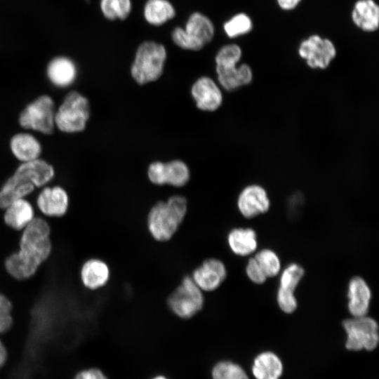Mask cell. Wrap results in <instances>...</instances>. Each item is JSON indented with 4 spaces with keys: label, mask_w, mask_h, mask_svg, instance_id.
<instances>
[{
    "label": "cell",
    "mask_w": 379,
    "mask_h": 379,
    "mask_svg": "<svg viewBox=\"0 0 379 379\" xmlns=\"http://www.w3.org/2000/svg\"><path fill=\"white\" fill-rule=\"evenodd\" d=\"M22 230L19 251L4 260L8 274L20 281L34 276L52 251L51 228L45 220L34 217Z\"/></svg>",
    "instance_id": "1"
},
{
    "label": "cell",
    "mask_w": 379,
    "mask_h": 379,
    "mask_svg": "<svg viewBox=\"0 0 379 379\" xmlns=\"http://www.w3.org/2000/svg\"><path fill=\"white\" fill-rule=\"evenodd\" d=\"M53 176V167L43 159L22 162L0 189V208L5 209L13 201L25 198L35 187L45 185Z\"/></svg>",
    "instance_id": "2"
},
{
    "label": "cell",
    "mask_w": 379,
    "mask_h": 379,
    "mask_svg": "<svg viewBox=\"0 0 379 379\" xmlns=\"http://www.w3.org/2000/svg\"><path fill=\"white\" fill-rule=\"evenodd\" d=\"M187 201L173 195L156 203L149 210L146 226L152 238L158 242L171 241L182 225L187 213Z\"/></svg>",
    "instance_id": "3"
},
{
    "label": "cell",
    "mask_w": 379,
    "mask_h": 379,
    "mask_svg": "<svg viewBox=\"0 0 379 379\" xmlns=\"http://www.w3.org/2000/svg\"><path fill=\"white\" fill-rule=\"evenodd\" d=\"M241 57V50L237 44L225 45L216 54L218 80L226 91H234L248 85L253 79V72L248 65L237 66Z\"/></svg>",
    "instance_id": "4"
},
{
    "label": "cell",
    "mask_w": 379,
    "mask_h": 379,
    "mask_svg": "<svg viewBox=\"0 0 379 379\" xmlns=\"http://www.w3.org/2000/svg\"><path fill=\"white\" fill-rule=\"evenodd\" d=\"M166 60L165 47L157 42L146 41L137 49L131 73L139 84L157 80L163 73Z\"/></svg>",
    "instance_id": "5"
},
{
    "label": "cell",
    "mask_w": 379,
    "mask_h": 379,
    "mask_svg": "<svg viewBox=\"0 0 379 379\" xmlns=\"http://www.w3.org/2000/svg\"><path fill=\"white\" fill-rule=\"evenodd\" d=\"M166 303L173 314L187 320L193 318L204 309L205 296L188 274L182 277L180 284L168 295Z\"/></svg>",
    "instance_id": "6"
},
{
    "label": "cell",
    "mask_w": 379,
    "mask_h": 379,
    "mask_svg": "<svg viewBox=\"0 0 379 379\" xmlns=\"http://www.w3.org/2000/svg\"><path fill=\"white\" fill-rule=\"evenodd\" d=\"M214 36V26L211 20L201 13H192L185 28L176 27L171 37L175 44L181 48L199 51L211 42Z\"/></svg>",
    "instance_id": "7"
},
{
    "label": "cell",
    "mask_w": 379,
    "mask_h": 379,
    "mask_svg": "<svg viewBox=\"0 0 379 379\" xmlns=\"http://www.w3.org/2000/svg\"><path fill=\"white\" fill-rule=\"evenodd\" d=\"M90 107L86 98L78 92L69 93L55 113V126L65 133L84 130L89 118Z\"/></svg>",
    "instance_id": "8"
},
{
    "label": "cell",
    "mask_w": 379,
    "mask_h": 379,
    "mask_svg": "<svg viewBox=\"0 0 379 379\" xmlns=\"http://www.w3.org/2000/svg\"><path fill=\"white\" fill-rule=\"evenodd\" d=\"M343 326L347 333L345 347L349 350L363 349L371 351L379 342L378 325L376 321L368 317H358L345 319Z\"/></svg>",
    "instance_id": "9"
},
{
    "label": "cell",
    "mask_w": 379,
    "mask_h": 379,
    "mask_svg": "<svg viewBox=\"0 0 379 379\" xmlns=\"http://www.w3.org/2000/svg\"><path fill=\"white\" fill-rule=\"evenodd\" d=\"M55 105L46 95H41L29 104L19 117L20 126L44 134H51L55 126Z\"/></svg>",
    "instance_id": "10"
},
{
    "label": "cell",
    "mask_w": 379,
    "mask_h": 379,
    "mask_svg": "<svg viewBox=\"0 0 379 379\" xmlns=\"http://www.w3.org/2000/svg\"><path fill=\"white\" fill-rule=\"evenodd\" d=\"M298 53L311 68L325 69L335 57L336 49L331 41L314 34L301 42Z\"/></svg>",
    "instance_id": "11"
},
{
    "label": "cell",
    "mask_w": 379,
    "mask_h": 379,
    "mask_svg": "<svg viewBox=\"0 0 379 379\" xmlns=\"http://www.w3.org/2000/svg\"><path fill=\"white\" fill-rule=\"evenodd\" d=\"M149 180L155 185H170L176 187L185 185L190 179L188 166L180 160L167 163L155 161L148 168Z\"/></svg>",
    "instance_id": "12"
},
{
    "label": "cell",
    "mask_w": 379,
    "mask_h": 379,
    "mask_svg": "<svg viewBox=\"0 0 379 379\" xmlns=\"http://www.w3.org/2000/svg\"><path fill=\"white\" fill-rule=\"evenodd\" d=\"M304 274V269L300 265L291 263L281 274L277 300L279 308L286 314L293 313L297 308L298 302L294 291Z\"/></svg>",
    "instance_id": "13"
},
{
    "label": "cell",
    "mask_w": 379,
    "mask_h": 379,
    "mask_svg": "<svg viewBox=\"0 0 379 379\" xmlns=\"http://www.w3.org/2000/svg\"><path fill=\"white\" fill-rule=\"evenodd\" d=\"M190 276L203 292H213L225 281L227 271L221 260L208 258L194 269Z\"/></svg>",
    "instance_id": "14"
},
{
    "label": "cell",
    "mask_w": 379,
    "mask_h": 379,
    "mask_svg": "<svg viewBox=\"0 0 379 379\" xmlns=\"http://www.w3.org/2000/svg\"><path fill=\"white\" fill-rule=\"evenodd\" d=\"M270 201L266 190L258 185L246 187L239 194L237 207L246 218H253L268 211Z\"/></svg>",
    "instance_id": "15"
},
{
    "label": "cell",
    "mask_w": 379,
    "mask_h": 379,
    "mask_svg": "<svg viewBox=\"0 0 379 379\" xmlns=\"http://www.w3.org/2000/svg\"><path fill=\"white\" fill-rule=\"evenodd\" d=\"M191 93L197 107L203 111H215L222 102V94L215 81L208 77L199 78L192 85Z\"/></svg>",
    "instance_id": "16"
},
{
    "label": "cell",
    "mask_w": 379,
    "mask_h": 379,
    "mask_svg": "<svg viewBox=\"0 0 379 379\" xmlns=\"http://www.w3.org/2000/svg\"><path fill=\"white\" fill-rule=\"evenodd\" d=\"M36 204L41 212L49 217H61L68 208L69 199L66 191L59 187H46L38 195Z\"/></svg>",
    "instance_id": "17"
},
{
    "label": "cell",
    "mask_w": 379,
    "mask_h": 379,
    "mask_svg": "<svg viewBox=\"0 0 379 379\" xmlns=\"http://www.w3.org/2000/svg\"><path fill=\"white\" fill-rule=\"evenodd\" d=\"M347 298L348 310L352 317L368 315L371 291L362 277L356 276L350 279L348 284Z\"/></svg>",
    "instance_id": "18"
},
{
    "label": "cell",
    "mask_w": 379,
    "mask_h": 379,
    "mask_svg": "<svg viewBox=\"0 0 379 379\" xmlns=\"http://www.w3.org/2000/svg\"><path fill=\"white\" fill-rule=\"evenodd\" d=\"M83 285L89 290H97L105 286L110 279L109 265L102 260L91 258L86 260L81 269Z\"/></svg>",
    "instance_id": "19"
},
{
    "label": "cell",
    "mask_w": 379,
    "mask_h": 379,
    "mask_svg": "<svg viewBox=\"0 0 379 379\" xmlns=\"http://www.w3.org/2000/svg\"><path fill=\"white\" fill-rule=\"evenodd\" d=\"M34 211L31 204L25 198L11 203L4 215L5 224L13 230H22L34 219Z\"/></svg>",
    "instance_id": "20"
},
{
    "label": "cell",
    "mask_w": 379,
    "mask_h": 379,
    "mask_svg": "<svg viewBox=\"0 0 379 379\" xmlns=\"http://www.w3.org/2000/svg\"><path fill=\"white\" fill-rule=\"evenodd\" d=\"M231 251L239 256H248L257 248V234L254 230L237 227L231 230L227 237Z\"/></svg>",
    "instance_id": "21"
},
{
    "label": "cell",
    "mask_w": 379,
    "mask_h": 379,
    "mask_svg": "<svg viewBox=\"0 0 379 379\" xmlns=\"http://www.w3.org/2000/svg\"><path fill=\"white\" fill-rule=\"evenodd\" d=\"M352 18L362 30L374 32L379 26V7L373 0H359L354 4Z\"/></svg>",
    "instance_id": "22"
},
{
    "label": "cell",
    "mask_w": 379,
    "mask_h": 379,
    "mask_svg": "<svg viewBox=\"0 0 379 379\" xmlns=\"http://www.w3.org/2000/svg\"><path fill=\"white\" fill-rule=\"evenodd\" d=\"M10 147L13 155L22 162L39 159L41 153V144L29 133H20L13 135Z\"/></svg>",
    "instance_id": "23"
},
{
    "label": "cell",
    "mask_w": 379,
    "mask_h": 379,
    "mask_svg": "<svg viewBox=\"0 0 379 379\" xmlns=\"http://www.w3.org/2000/svg\"><path fill=\"white\" fill-rule=\"evenodd\" d=\"M47 75L55 86L66 87L75 80L77 68L74 63L69 58L58 57L48 64Z\"/></svg>",
    "instance_id": "24"
},
{
    "label": "cell",
    "mask_w": 379,
    "mask_h": 379,
    "mask_svg": "<svg viewBox=\"0 0 379 379\" xmlns=\"http://www.w3.org/2000/svg\"><path fill=\"white\" fill-rule=\"evenodd\" d=\"M252 371L256 379H279L283 371V366L275 354L266 352L255 359Z\"/></svg>",
    "instance_id": "25"
},
{
    "label": "cell",
    "mask_w": 379,
    "mask_h": 379,
    "mask_svg": "<svg viewBox=\"0 0 379 379\" xmlns=\"http://www.w3.org/2000/svg\"><path fill=\"white\" fill-rule=\"evenodd\" d=\"M175 15V10L168 0H147L144 6V17L152 25H161Z\"/></svg>",
    "instance_id": "26"
},
{
    "label": "cell",
    "mask_w": 379,
    "mask_h": 379,
    "mask_svg": "<svg viewBox=\"0 0 379 379\" xmlns=\"http://www.w3.org/2000/svg\"><path fill=\"white\" fill-rule=\"evenodd\" d=\"M131 0H101L100 9L104 16L111 20H124L131 12Z\"/></svg>",
    "instance_id": "27"
},
{
    "label": "cell",
    "mask_w": 379,
    "mask_h": 379,
    "mask_svg": "<svg viewBox=\"0 0 379 379\" xmlns=\"http://www.w3.org/2000/svg\"><path fill=\"white\" fill-rule=\"evenodd\" d=\"M254 258L267 278L276 277L281 270V262L272 250L264 248L258 251Z\"/></svg>",
    "instance_id": "28"
},
{
    "label": "cell",
    "mask_w": 379,
    "mask_h": 379,
    "mask_svg": "<svg viewBox=\"0 0 379 379\" xmlns=\"http://www.w3.org/2000/svg\"><path fill=\"white\" fill-rule=\"evenodd\" d=\"M223 27L226 34L234 38L249 32L252 29V22L247 15L239 13L227 21Z\"/></svg>",
    "instance_id": "29"
},
{
    "label": "cell",
    "mask_w": 379,
    "mask_h": 379,
    "mask_svg": "<svg viewBox=\"0 0 379 379\" xmlns=\"http://www.w3.org/2000/svg\"><path fill=\"white\" fill-rule=\"evenodd\" d=\"M213 379H248L245 371L230 361L218 363L212 371Z\"/></svg>",
    "instance_id": "30"
},
{
    "label": "cell",
    "mask_w": 379,
    "mask_h": 379,
    "mask_svg": "<svg viewBox=\"0 0 379 379\" xmlns=\"http://www.w3.org/2000/svg\"><path fill=\"white\" fill-rule=\"evenodd\" d=\"M11 301L0 293V334L7 333L13 325Z\"/></svg>",
    "instance_id": "31"
},
{
    "label": "cell",
    "mask_w": 379,
    "mask_h": 379,
    "mask_svg": "<svg viewBox=\"0 0 379 379\" xmlns=\"http://www.w3.org/2000/svg\"><path fill=\"white\" fill-rule=\"evenodd\" d=\"M246 273L248 279L256 284H262L267 279L254 258L248 259Z\"/></svg>",
    "instance_id": "32"
},
{
    "label": "cell",
    "mask_w": 379,
    "mask_h": 379,
    "mask_svg": "<svg viewBox=\"0 0 379 379\" xmlns=\"http://www.w3.org/2000/svg\"><path fill=\"white\" fill-rule=\"evenodd\" d=\"M74 379H107L98 368L83 370L77 373Z\"/></svg>",
    "instance_id": "33"
},
{
    "label": "cell",
    "mask_w": 379,
    "mask_h": 379,
    "mask_svg": "<svg viewBox=\"0 0 379 379\" xmlns=\"http://www.w3.org/2000/svg\"><path fill=\"white\" fill-rule=\"evenodd\" d=\"M301 0H277L279 6L284 10L294 8Z\"/></svg>",
    "instance_id": "34"
},
{
    "label": "cell",
    "mask_w": 379,
    "mask_h": 379,
    "mask_svg": "<svg viewBox=\"0 0 379 379\" xmlns=\"http://www.w3.org/2000/svg\"><path fill=\"white\" fill-rule=\"evenodd\" d=\"M8 359V352L0 340V369L4 366Z\"/></svg>",
    "instance_id": "35"
},
{
    "label": "cell",
    "mask_w": 379,
    "mask_h": 379,
    "mask_svg": "<svg viewBox=\"0 0 379 379\" xmlns=\"http://www.w3.org/2000/svg\"><path fill=\"white\" fill-rule=\"evenodd\" d=\"M153 379H167V378H166L164 377V376H161V375L160 376V375H159V376H157V377H156V378H153Z\"/></svg>",
    "instance_id": "36"
}]
</instances>
